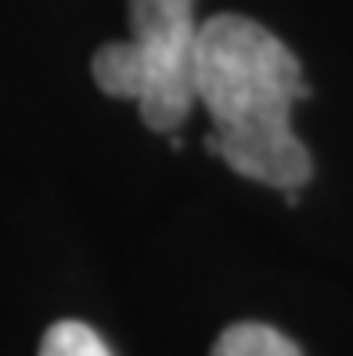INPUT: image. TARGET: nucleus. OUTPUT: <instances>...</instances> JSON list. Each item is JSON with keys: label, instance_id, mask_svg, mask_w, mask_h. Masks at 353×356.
<instances>
[{"label": "nucleus", "instance_id": "obj_1", "mask_svg": "<svg viewBox=\"0 0 353 356\" xmlns=\"http://www.w3.org/2000/svg\"><path fill=\"white\" fill-rule=\"evenodd\" d=\"M195 104L213 119L205 137L238 177L278 191H299L310 180V155L292 134V108L310 97L299 58L281 40L242 15H213L198 26Z\"/></svg>", "mask_w": 353, "mask_h": 356}, {"label": "nucleus", "instance_id": "obj_2", "mask_svg": "<svg viewBox=\"0 0 353 356\" xmlns=\"http://www.w3.org/2000/svg\"><path fill=\"white\" fill-rule=\"evenodd\" d=\"M130 33L141 65V119L155 134H173L195 108V0H130Z\"/></svg>", "mask_w": 353, "mask_h": 356}, {"label": "nucleus", "instance_id": "obj_3", "mask_svg": "<svg viewBox=\"0 0 353 356\" xmlns=\"http://www.w3.org/2000/svg\"><path fill=\"white\" fill-rule=\"evenodd\" d=\"M210 356H303L292 339L267 324H231L213 346Z\"/></svg>", "mask_w": 353, "mask_h": 356}, {"label": "nucleus", "instance_id": "obj_4", "mask_svg": "<svg viewBox=\"0 0 353 356\" xmlns=\"http://www.w3.org/2000/svg\"><path fill=\"white\" fill-rule=\"evenodd\" d=\"M40 356H112V349L101 342V334L79 321H58L47 327Z\"/></svg>", "mask_w": 353, "mask_h": 356}]
</instances>
